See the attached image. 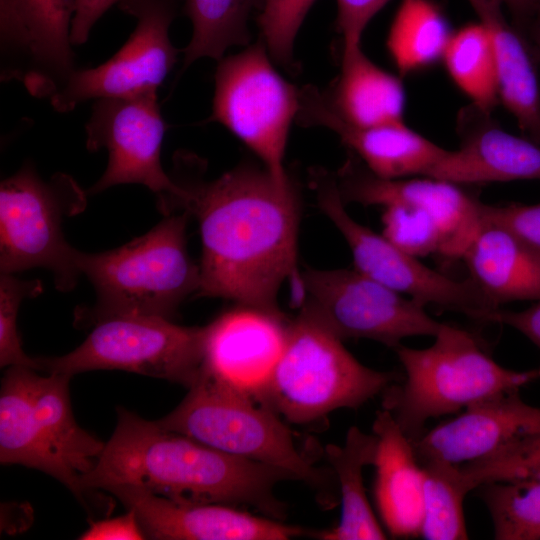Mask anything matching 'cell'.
<instances>
[{"mask_svg": "<svg viewBox=\"0 0 540 540\" xmlns=\"http://www.w3.org/2000/svg\"><path fill=\"white\" fill-rule=\"evenodd\" d=\"M310 174L318 206L347 242L356 270L425 307L439 306L484 322L498 309L470 277L462 280L442 274L353 219L336 175L322 168H314Z\"/></svg>", "mask_w": 540, "mask_h": 540, "instance_id": "7c38bea8", "label": "cell"}, {"mask_svg": "<svg viewBox=\"0 0 540 540\" xmlns=\"http://www.w3.org/2000/svg\"><path fill=\"white\" fill-rule=\"evenodd\" d=\"M85 205V192L65 173L43 180L31 164H24L4 179L0 185L1 274L42 267L53 273L59 290H71L81 272L78 250L65 240L62 222Z\"/></svg>", "mask_w": 540, "mask_h": 540, "instance_id": "ba28073f", "label": "cell"}, {"mask_svg": "<svg viewBox=\"0 0 540 540\" xmlns=\"http://www.w3.org/2000/svg\"><path fill=\"white\" fill-rule=\"evenodd\" d=\"M501 2L517 15L535 12L540 5V0H501Z\"/></svg>", "mask_w": 540, "mask_h": 540, "instance_id": "60d3db41", "label": "cell"}, {"mask_svg": "<svg viewBox=\"0 0 540 540\" xmlns=\"http://www.w3.org/2000/svg\"><path fill=\"white\" fill-rule=\"evenodd\" d=\"M372 431L377 437L373 493L380 519L394 538L420 536L423 471L413 443L384 408L377 411Z\"/></svg>", "mask_w": 540, "mask_h": 540, "instance_id": "44dd1931", "label": "cell"}, {"mask_svg": "<svg viewBox=\"0 0 540 540\" xmlns=\"http://www.w3.org/2000/svg\"><path fill=\"white\" fill-rule=\"evenodd\" d=\"M180 183L188 193L183 210L195 214L200 226L197 296L281 313L280 288L300 274L294 181L281 183L265 167L241 164L212 181Z\"/></svg>", "mask_w": 540, "mask_h": 540, "instance_id": "6da1fadb", "label": "cell"}, {"mask_svg": "<svg viewBox=\"0 0 540 540\" xmlns=\"http://www.w3.org/2000/svg\"><path fill=\"white\" fill-rule=\"evenodd\" d=\"M315 0H265L257 17L260 40L271 59L295 70L293 48L306 14Z\"/></svg>", "mask_w": 540, "mask_h": 540, "instance_id": "836d02e7", "label": "cell"}, {"mask_svg": "<svg viewBox=\"0 0 540 540\" xmlns=\"http://www.w3.org/2000/svg\"><path fill=\"white\" fill-rule=\"evenodd\" d=\"M531 434H540V408L525 403L514 391L467 407L412 443L418 460L463 464Z\"/></svg>", "mask_w": 540, "mask_h": 540, "instance_id": "d6986e66", "label": "cell"}, {"mask_svg": "<svg viewBox=\"0 0 540 540\" xmlns=\"http://www.w3.org/2000/svg\"><path fill=\"white\" fill-rule=\"evenodd\" d=\"M326 99L336 114L358 127L403 121L402 81L373 63L361 46L342 50L341 70Z\"/></svg>", "mask_w": 540, "mask_h": 540, "instance_id": "d4e9b609", "label": "cell"}, {"mask_svg": "<svg viewBox=\"0 0 540 540\" xmlns=\"http://www.w3.org/2000/svg\"><path fill=\"white\" fill-rule=\"evenodd\" d=\"M342 191L346 202L383 207L382 235L417 258L462 260L482 224L483 202L441 179H386L359 165L344 177Z\"/></svg>", "mask_w": 540, "mask_h": 540, "instance_id": "52a82bcc", "label": "cell"}, {"mask_svg": "<svg viewBox=\"0 0 540 540\" xmlns=\"http://www.w3.org/2000/svg\"><path fill=\"white\" fill-rule=\"evenodd\" d=\"M143 530L133 510L124 515L91 522L81 534L82 540H139L145 539Z\"/></svg>", "mask_w": 540, "mask_h": 540, "instance_id": "74e56055", "label": "cell"}, {"mask_svg": "<svg viewBox=\"0 0 540 540\" xmlns=\"http://www.w3.org/2000/svg\"><path fill=\"white\" fill-rule=\"evenodd\" d=\"M39 280H22L13 274L0 278V366H23L41 370L40 358L28 356L17 330V317L22 301L42 293Z\"/></svg>", "mask_w": 540, "mask_h": 540, "instance_id": "e575fe53", "label": "cell"}, {"mask_svg": "<svg viewBox=\"0 0 540 540\" xmlns=\"http://www.w3.org/2000/svg\"><path fill=\"white\" fill-rule=\"evenodd\" d=\"M31 368L9 367L0 390V462L23 465L55 477V466L44 446L30 392Z\"/></svg>", "mask_w": 540, "mask_h": 540, "instance_id": "4316f807", "label": "cell"}, {"mask_svg": "<svg viewBox=\"0 0 540 540\" xmlns=\"http://www.w3.org/2000/svg\"><path fill=\"white\" fill-rule=\"evenodd\" d=\"M478 495L492 519L497 540H540V481L490 482Z\"/></svg>", "mask_w": 540, "mask_h": 540, "instance_id": "1f68e13d", "label": "cell"}, {"mask_svg": "<svg viewBox=\"0 0 540 540\" xmlns=\"http://www.w3.org/2000/svg\"><path fill=\"white\" fill-rule=\"evenodd\" d=\"M265 0H185V12L192 23V37L183 49L182 70L208 57L219 61L236 45L250 41L248 21L260 12Z\"/></svg>", "mask_w": 540, "mask_h": 540, "instance_id": "f1b7e54d", "label": "cell"}, {"mask_svg": "<svg viewBox=\"0 0 540 540\" xmlns=\"http://www.w3.org/2000/svg\"><path fill=\"white\" fill-rule=\"evenodd\" d=\"M459 465L470 491L490 482L540 481V434L518 438L482 458Z\"/></svg>", "mask_w": 540, "mask_h": 540, "instance_id": "d6a6232c", "label": "cell"}, {"mask_svg": "<svg viewBox=\"0 0 540 540\" xmlns=\"http://www.w3.org/2000/svg\"><path fill=\"white\" fill-rule=\"evenodd\" d=\"M295 286L299 313L342 341L369 339L394 349L409 337H434L442 325L424 305L355 268L307 267Z\"/></svg>", "mask_w": 540, "mask_h": 540, "instance_id": "8fae6325", "label": "cell"}, {"mask_svg": "<svg viewBox=\"0 0 540 540\" xmlns=\"http://www.w3.org/2000/svg\"><path fill=\"white\" fill-rule=\"evenodd\" d=\"M74 1L0 0L2 57L27 63L23 84L35 97H51L76 69Z\"/></svg>", "mask_w": 540, "mask_h": 540, "instance_id": "2e32d148", "label": "cell"}, {"mask_svg": "<svg viewBox=\"0 0 540 540\" xmlns=\"http://www.w3.org/2000/svg\"><path fill=\"white\" fill-rule=\"evenodd\" d=\"M212 112L206 122L225 126L262 161L279 182L290 179L284 165L300 88L274 68L262 40L218 61Z\"/></svg>", "mask_w": 540, "mask_h": 540, "instance_id": "9c48e42d", "label": "cell"}, {"mask_svg": "<svg viewBox=\"0 0 540 540\" xmlns=\"http://www.w3.org/2000/svg\"><path fill=\"white\" fill-rule=\"evenodd\" d=\"M462 260L494 307L540 299V250L509 230L482 220Z\"/></svg>", "mask_w": 540, "mask_h": 540, "instance_id": "603a6c76", "label": "cell"}, {"mask_svg": "<svg viewBox=\"0 0 540 540\" xmlns=\"http://www.w3.org/2000/svg\"><path fill=\"white\" fill-rule=\"evenodd\" d=\"M363 365L334 334L298 313L284 351L254 399L287 422L309 425L338 409H358L396 381Z\"/></svg>", "mask_w": 540, "mask_h": 540, "instance_id": "8992f818", "label": "cell"}, {"mask_svg": "<svg viewBox=\"0 0 540 540\" xmlns=\"http://www.w3.org/2000/svg\"><path fill=\"white\" fill-rule=\"evenodd\" d=\"M464 113L460 146L446 150L426 176L458 185L540 180V144L513 135L473 107Z\"/></svg>", "mask_w": 540, "mask_h": 540, "instance_id": "ffe728a7", "label": "cell"}, {"mask_svg": "<svg viewBox=\"0 0 540 540\" xmlns=\"http://www.w3.org/2000/svg\"><path fill=\"white\" fill-rule=\"evenodd\" d=\"M76 349L60 357L40 358L41 370L68 376L117 369L191 387L204 361L205 326L177 325L170 319L118 315L95 323Z\"/></svg>", "mask_w": 540, "mask_h": 540, "instance_id": "30bf717a", "label": "cell"}, {"mask_svg": "<svg viewBox=\"0 0 540 540\" xmlns=\"http://www.w3.org/2000/svg\"><path fill=\"white\" fill-rule=\"evenodd\" d=\"M289 323L283 312L237 304L205 326L203 370L254 398L284 351Z\"/></svg>", "mask_w": 540, "mask_h": 540, "instance_id": "e0dca14e", "label": "cell"}, {"mask_svg": "<svg viewBox=\"0 0 540 540\" xmlns=\"http://www.w3.org/2000/svg\"><path fill=\"white\" fill-rule=\"evenodd\" d=\"M157 92L95 100L85 125L86 148L91 152L106 149L108 163L88 193L120 184H141L156 194L158 207L170 215L183 209L187 190L161 165V146L168 126Z\"/></svg>", "mask_w": 540, "mask_h": 540, "instance_id": "4fadbf2b", "label": "cell"}, {"mask_svg": "<svg viewBox=\"0 0 540 540\" xmlns=\"http://www.w3.org/2000/svg\"><path fill=\"white\" fill-rule=\"evenodd\" d=\"M481 218L501 226L540 250V202L490 205L482 203Z\"/></svg>", "mask_w": 540, "mask_h": 540, "instance_id": "d590c367", "label": "cell"}, {"mask_svg": "<svg viewBox=\"0 0 540 540\" xmlns=\"http://www.w3.org/2000/svg\"><path fill=\"white\" fill-rule=\"evenodd\" d=\"M129 1L131 0H75L70 31L72 45L86 43L92 28L107 10L116 4L120 8Z\"/></svg>", "mask_w": 540, "mask_h": 540, "instance_id": "f35d334b", "label": "cell"}, {"mask_svg": "<svg viewBox=\"0 0 540 540\" xmlns=\"http://www.w3.org/2000/svg\"><path fill=\"white\" fill-rule=\"evenodd\" d=\"M453 32L431 0H402L387 36V49L402 75L442 60Z\"/></svg>", "mask_w": 540, "mask_h": 540, "instance_id": "83f0119b", "label": "cell"}, {"mask_svg": "<svg viewBox=\"0 0 540 540\" xmlns=\"http://www.w3.org/2000/svg\"><path fill=\"white\" fill-rule=\"evenodd\" d=\"M286 480L294 478L279 468L231 456L118 408L115 430L79 486L82 494L127 485L180 502L245 505L283 521L285 504L275 487Z\"/></svg>", "mask_w": 540, "mask_h": 540, "instance_id": "7a4b0ae2", "label": "cell"}, {"mask_svg": "<svg viewBox=\"0 0 540 540\" xmlns=\"http://www.w3.org/2000/svg\"><path fill=\"white\" fill-rule=\"evenodd\" d=\"M109 492L135 512L149 539L288 540L313 533L227 504L180 502L127 485Z\"/></svg>", "mask_w": 540, "mask_h": 540, "instance_id": "9a60e30c", "label": "cell"}, {"mask_svg": "<svg viewBox=\"0 0 540 540\" xmlns=\"http://www.w3.org/2000/svg\"><path fill=\"white\" fill-rule=\"evenodd\" d=\"M423 471V519L427 540L468 539L463 503L470 492L459 464L440 458L419 460Z\"/></svg>", "mask_w": 540, "mask_h": 540, "instance_id": "4dcf8cb0", "label": "cell"}, {"mask_svg": "<svg viewBox=\"0 0 540 540\" xmlns=\"http://www.w3.org/2000/svg\"><path fill=\"white\" fill-rule=\"evenodd\" d=\"M467 1L491 41L500 102L521 131L540 144V84L525 42L505 18L501 0Z\"/></svg>", "mask_w": 540, "mask_h": 540, "instance_id": "cb8c5ba5", "label": "cell"}, {"mask_svg": "<svg viewBox=\"0 0 540 540\" xmlns=\"http://www.w3.org/2000/svg\"><path fill=\"white\" fill-rule=\"evenodd\" d=\"M120 9L137 20L129 39L101 65L75 69L50 97L56 111L69 112L87 100L158 91L173 69L179 53L169 37L174 0H131Z\"/></svg>", "mask_w": 540, "mask_h": 540, "instance_id": "5bb4252c", "label": "cell"}, {"mask_svg": "<svg viewBox=\"0 0 540 540\" xmlns=\"http://www.w3.org/2000/svg\"><path fill=\"white\" fill-rule=\"evenodd\" d=\"M190 213L170 214L146 234L101 253L77 251L81 273L94 286L97 300L79 320L94 325L118 315L171 319L180 304L197 294L200 267L187 250Z\"/></svg>", "mask_w": 540, "mask_h": 540, "instance_id": "5b68a950", "label": "cell"}, {"mask_svg": "<svg viewBox=\"0 0 540 540\" xmlns=\"http://www.w3.org/2000/svg\"><path fill=\"white\" fill-rule=\"evenodd\" d=\"M442 60L473 107L490 114L500 100L494 54L484 26L472 23L453 33Z\"/></svg>", "mask_w": 540, "mask_h": 540, "instance_id": "f546056e", "label": "cell"}, {"mask_svg": "<svg viewBox=\"0 0 540 540\" xmlns=\"http://www.w3.org/2000/svg\"><path fill=\"white\" fill-rule=\"evenodd\" d=\"M70 378L61 373L41 376L32 369L30 392L40 436L55 466L54 478L81 499L79 480L93 468L105 443L77 424L69 398Z\"/></svg>", "mask_w": 540, "mask_h": 540, "instance_id": "7402d4cb", "label": "cell"}, {"mask_svg": "<svg viewBox=\"0 0 540 540\" xmlns=\"http://www.w3.org/2000/svg\"><path fill=\"white\" fill-rule=\"evenodd\" d=\"M390 0H337L336 27L343 39V50L361 46V38L371 19Z\"/></svg>", "mask_w": 540, "mask_h": 540, "instance_id": "8d00e7d4", "label": "cell"}, {"mask_svg": "<svg viewBox=\"0 0 540 540\" xmlns=\"http://www.w3.org/2000/svg\"><path fill=\"white\" fill-rule=\"evenodd\" d=\"M377 450V437L357 426L347 431L343 445L324 447L325 459L330 465L339 488L341 516L330 529L313 531L312 536L322 540H382L387 538L367 498L363 469L373 465Z\"/></svg>", "mask_w": 540, "mask_h": 540, "instance_id": "484cf974", "label": "cell"}, {"mask_svg": "<svg viewBox=\"0 0 540 540\" xmlns=\"http://www.w3.org/2000/svg\"><path fill=\"white\" fill-rule=\"evenodd\" d=\"M535 12H536L535 41H536L539 55H540V5Z\"/></svg>", "mask_w": 540, "mask_h": 540, "instance_id": "b9f144b4", "label": "cell"}, {"mask_svg": "<svg viewBox=\"0 0 540 540\" xmlns=\"http://www.w3.org/2000/svg\"><path fill=\"white\" fill-rule=\"evenodd\" d=\"M188 389L180 404L157 420L160 426L231 456L279 468L311 487L324 506L337 504L333 472L314 465L281 416L203 369Z\"/></svg>", "mask_w": 540, "mask_h": 540, "instance_id": "277c9868", "label": "cell"}, {"mask_svg": "<svg viewBox=\"0 0 540 540\" xmlns=\"http://www.w3.org/2000/svg\"><path fill=\"white\" fill-rule=\"evenodd\" d=\"M486 322L514 328L540 349V299L530 307L520 311L498 308L487 316Z\"/></svg>", "mask_w": 540, "mask_h": 540, "instance_id": "ab89813d", "label": "cell"}, {"mask_svg": "<svg viewBox=\"0 0 540 540\" xmlns=\"http://www.w3.org/2000/svg\"><path fill=\"white\" fill-rule=\"evenodd\" d=\"M296 118L300 125L323 126L333 131L370 172L381 178L426 176L447 150L412 130L403 121L370 127L354 126L339 117L328 103L324 91L313 85L300 88V107Z\"/></svg>", "mask_w": 540, "mask_h": 540, "instance_id": "ac0fdd59", "label": "cell"}, {"mask_svg": "<svg viewBox=\"0 0 540 540\" xmlns=\"http://www.w3.org/2000/svg\"><path fill=\"white\" fill-rule=\"evenodd\" d=\"M538 374H539V378H540V367L538 368Z\"/></svg>", "mask_w": 540, "mask_h": 540, "instance_id": "7bdbcfd3", "label": "cell"}, {"mask_svg": "<svg viewBox=\"0 0 540 540\" xmlns=\"http://www.w3.org/2000/svg\"><path fill=\"white\" fill-rule=\"evenodd\" d=\"M394 350L405 376L383 392L382 405L411 441L425 433L431 418L519 391L539 378L538 369L515 371L499 365L471 333L446 323L431 346L399 345Z\"/></svg>", "mask_w": 540, "mask_h": 540, "instance_id": "3957f363", "label": "cell"}]
</instances>
